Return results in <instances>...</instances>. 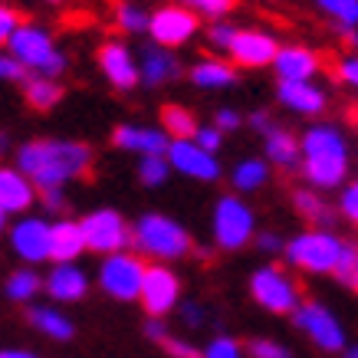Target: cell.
Here are the masks:
<instances>
[{"label":"cell","instance_id":"cell-56","mask_svg":"<svg viewBox=\"0 0 358 358\" xmlns=\"http://www.w3.org/2000/svg\"><path fill=\"white\" fill-rule=\"evenodd\" d=\"M50 3H59V0H50Z\"/></svg>","mask_w":358,"mask_h":358},{"label":"cell","instance_id":"cell-36","mask_svg":"<svg viewBox=\"0 0 358 358\" xmlns=\"http://www.w3.org/2000/svg\"><path fill=\"white\" fill-rule=\"evenodd\" d=\"M178 7H185L191 13H201V17H210V20H220L227 17L234 0H178Z\"/></svg>","mask_w":358,"mask_h":358},{"label":"cell","instance_id":"cell-9","mask_svg":"<svg viewBox=\"0 0 358 358\" xmlns=\"http://www.w3.org/2000/svg\"><path fill=\"white\" fill-rule=\"evenodd\" d=\"M141 280H145V263L135 253H112L99 266V286H102V293L112 296V299H122V303L138 299Z\"/></svg>","mask_w":358,"mask_h":358},{"label":"cell","instance_id":"cell-46","mask_svg":"<svg viewBox=\"0 0 358 358\" xmlns=\"http://www.w3.org/2000/svg\"><path fill=\"white\" fill-rule=\"evenodd\" d=\"M40 204L46 207V210H50V214H59V210H63L66 207V194H63V187H50V191H40Z\"/></svg>","mask_w":358,"mask_h":358},{"label":"cell","instance_id":"cell-5","mask_svg":"<svg viewBox=\"0 0 358 358\" xmlns=\"http://www.w3.org/2000/svg\"><path fill=\"white\" fill-rule=\"evenodd\" d=\"M210 230H214V243L220 250H243L257 237V217L247 201H240L237 194H224L214 204Z\"/></svg>","mask_w":358,"mask_h":358},{"label":"cell","instance_id":"cell-16","mask_svg":"<svg viewBox=\"0 0 358 358\" xmlns=\"http://www.w3.org/2000/svg\"><path fill=\"white\" fill-rule=\"evenodd\" d=\"M99 69L109 79V86L122 89V92L135 89V83H138V63H135L129 46L119 43V40H109V43L99 46Z\"/></svg>","mask_w":358,"mask_h":358},{"label":"cell","instance_id":"cell-18","mask_svg":"<svg viewBox=\"0 0 358 358\" xmlns=\"http://www.w3.org/2000/svg\"><path fill=\"white\" fill-rule=\"evenodd\" d=\"M273 69L280 83H313L319 73V56L306 46H280L273 56Z\"/></svg>","mask_w":358,"mask_h":358},{"label":"cell","instance_id":"cell-55","mask_svg":"<svg viewBox=\"0 0 358 358\" xmlns=\"http://www.w3.org/2000/svg\"><path fill=\"white\" fill-rule=\"evenodd\" d=\"M3 220H7V214H3V210H0V230H3Z\"/></svg>","mask_w":358,"mask_h":358},{"label":"cell","instance_id":"cell-47","mask_svg":"<svg viewBox=\"0 0 358 358\" xmlns=\"http://www.w3.org/2000/svg\"><path fill=\"white\" fill-rule=\"evenodd\" d=\"M338 79L348 83L352 89H358V56H345V59L338 63Z\"/></svg>","mask_w":358,"mask_h":358},{"label":"cell","instance_id":"cell-54","mask_svg":"<svg viewBox=\"0 0 358 358\" xmlns=\"http://www.w3.org/2000/svg\"><path fill=\"white\" fill-rule=\"evenodd\" d=\"M345 358H358V345H355V348H348V352H345Z\"/></svg>","mask_w":358,"mask_h":358},{"label":"cell","instance_id":"cell-29","mask_svg":"<svg viewBox=\"0 0 358 358\" xmlns=\"http://www.w3.org/2000/svg\"><path fill=\"white\" fill-rule=\"evenodd\" d=\"M162 131L171 141H191L197 131V119L185 106H164L162 109Z\"/></svg>","mask_w":358,"mask_h":358},{"label":"cell","instance_id":"cell-3","mask_svg":"<svg viewBox=\"0 0 358 358\" xmlns=\"http://www.w3.org/2000/svg\"><path fill=\"white\" fill-rule=\"evenodd\" d=\"M131 243L138 253L158 263H171L191 250V234L168 214H145L131 227Z\"/></svg>","mask_w":358,"mask_h":358},{"label":"cell","instance_id":"cell-1","mask_svg":"<svg viewBox=\"0 0 358 358\" xmlns=\"http://www.w3.org/2000/svg\"><path fill=\"white\" fill-rule=\"evenodd\" d=\"M17 168L30 178L36 191H50V187H63L73 178H86L92 168V148L69 138L27 141L17 152Z\"/></svg>","mask_w":358,"mask_h":358},{"label":"cell","instance_id":"cell-43","mask_svg":"<svg viewBox=\"0 0 358 358\" xmlns=\"http://www.w3.org/2000/svg\"><path fill=\"white\" fill-rule=\"evenodd\" d=\"M20 27V17L17 10H10L7 3H0V46H7V40L13 36V30Z\"/></svg>","mask_w":358,"mask_h":358},{"label":"cell","instance_id":"cell-28","mask_svg":"<svg viewBox=\"0 0 358 358\" xmlns=\"http://www.w3.org/2000/svg\"><path fill=\"white\" fill-rule=\"evenodd\" d=\"M23 92H27V102H30L33 109H56V102L63 99V89H59V83L56 79H46V76H27L23 79Z\"/></svg>","mask_w":358,"mask_h":358},{"label":"cell","instance_id":"cell-6","mask_svg":"<svg viewBox=\"0 0 358 358\" xmlns=\"http://www.w3.org/2000/svg\"><path fill=\"white\" fill-rule=\"evenodd\" d=\"M338 250H342V240L332 234V230H306L299 237H293L282 253L286 260L299 266L306 273H332L338 260Z\"/></svg>","mask_w":358,"mask_h":358},{"label":"cell","instance_id":"cell-25","mask_svg":"<svg viewBox=\"0 0 358 358\" xmlns=\"http://www.w3.org/2000/svg\"><path fill=\"white\" fill-rule=\"evenodd\" d=\"M263 148H266V162L280 164V168L299 164V138H296L293 131L273 125L270 131H263Z\"/></svg>","mask_w":358,"mask_h":358},{"label":"cell","instance_id":"cell-49","mask_svg":"<svg viewBox=\"0 0 358 358\" xmlns=\"http://www.w3.org/2000/svg\"><path fill=\"white\" fill-rule=\"evenodd\" d=\"M253 240H257V247H260L263 253H280V250L286 247V243H282V240L276 237V234H257Z\"/></svg>","mask_w":358,"mask_h":358},{"label":"cell","instance_id":"cell-12","mask_svg":"<svg viewBox=\"0 0 358 358\" xmlns=\"http://www.w3.org/2000/svg\"><path fill=\"white\" fill-rule=\"evenodd\" d=\"M148 33H152V43L174 50V46L187 43L197 33V13L185 10V7H162V10L148 13Z\"/></svg>","mask_w":358,"mask_h":358},{"label":"cell","instance_id":"cell-53","mask_svg":"<svg viewBox=\"0 0 358 358\" xmlns=\"http://www.w3.org/2000/svg\"><path fill=\"white\" fill-rule=\"evenodd\" d=\"M7 148H10V135H7V131H0V155L7 152Z\"/></svg>","mask_w":358,"mask_h":358},{"label":"cell","instance_id":"cell-11","mask_svg":"<svg viewBox=\"0 0 358 358\" xmlns=\"http://www.w3.org/2000/svg\"><path fill=\"white\" fill-rule=\"evenodd\" d=\"M293 322L322 352H342L345 348V329H342V322L322 303H306V306L299 303V309L293 313Z\"/></svg>","mask_w":358,"mask_h":358},{"label":"cell","instance_id":"cell-44","mask_svg":"<svg viewBox=\"0 0 358 358\" xmlns=\"http://www.w3.org/2000/svg\"><path fill=\"white\" fill-rule=\"evenodd\" d=\"M30 76L27 69H23L13 56H0V79H10V83H23V79Z\"/></svg>","mask_w":358,"mask_h":358},{"label":"cell","instance_id":"cell-23","mask_svg":"<svg viewBox=\"0 0 358 358\" xmlns=\"http://www.w3.org/2000/svg\"><path fill=\"white\" fill-rule=\"evenodd\" d=\"M276 96L286 109L299 112V115H319L326 109V92L313 83H280Z\"/></svg>","mask_w":358,"mask_h":358},{"label":"cell","instance_id":"cell-42","mask_svg":"<svg viewBox=\"0 0 358 358\" xmlns=\"http://www.w3.org/2000/svg\"><path fill=\"white\" fill-rule=\"evenodd\" d=\"M338 210H342L352 224H358V181H352V185L342 191V197H338Z\"/></svg>","mask_w":358,"mask_h":358},{"label":"cell","instance_id":"cell-45","mask_svg":"<svg viewBox=\"0 0 358 358\" xmlns=\"http://www.w3.org/2000/svg\"><path fill=\"white\" fill-rule=\"evenodd\" d=\"M181 319H185V326L197 329V326H204L207 322V313H204V306L201 303H185L181 306Z\"/></svg>","mask_w":358,"mask_h":358},{"label":"cell","instance_id":"cell-39","mask_svg":"<svg viewBox=\"0 0 358 358\" xmlns=\"http://www.w3.org/2000/svg\"><path fill=\"white\" fill-rule=\"evenodd\" d=\"M201 148V152H207V155H217V148L224 145V131H217L214 125H197V131H194V138H191Z\"/></svg>","mask_w":358,"mask_h":358},{"label":"cell","instance_id":"cell-48","mask_svg":"<svg viewBox=\"0 0 358 358\" xmlns=\"http://www.w3.org/2000/svg\"><path fill=\"white\" fill-rule=\"evenodd\" d=\"M214 129H217V131H234V129H240V112H234V109H217V115H214Z\"/></svg>","mask_w":358,"mask_h":358},{"label":"cell","instance_id":"cell-20","mask_svg":"<svg viewBox=\"0 0 358 358\" xmlns=\"http://www.w3.org/2000/svg\"><path fill=\"white\" fill-rule=\"evenodd\" d=\"M181 73V63H178V56L171 50H164V46H141V56H138V83H148V86H164V83H171L178 79Z\"/></svg>","mask_w":358,"mask_h":358},{"label":"cell","instance_id":"cell-30","mask_svg":"<svg viewBox=\"0 0 358 358\" xmlns=\"http://www.w3.org/2000/svg\"><path fill=\"white\" fill-rule=\"evenodd\" d=\"M296 201V210L303 214L309 224H319V227H332V220H336V210L322 201L319 194H313V191H296L293 194Z\"/></svg>","mask_w":358,"mask_h":358},{"label":"cell","instance_id":"cell-31","mask_svg":"<svg viewBox=\"0 0 358 358\" xmlns=\"http://www.w3.org/2000/svg\"><path fill=\"white\" fill-rule=\"evenodd\" d=\"M40 286H43V282L33 273V266H23V270H17L10 280H7V296H10L13 303H30L33 296L40 293Z\"/></svg>","mask_w":358,"mask_h":358},{"label":"cell","instance_id":"cell-37","mask_svg":"<svg viewBox=\"0 0 358 358\" xmlns=\"http://www.w3.org/2000/svg\"><path fill=\"white\" fill-rule=\"evenodd\" d=\"M247 358H289V348L276 338H250Z\"/></svg>","mask_w":358,"mask_h":358},{"label":"cell","instance_id":"cell-7","mask_svg":"<svg viewBox=\"0 0 358 358\" xmlns=\"http://www.w3.org/2000/svg\"><path fill=\"white\" fill-rule=\"evenodd\" d=\"M79 230H83V240H86V250L92 253H125V247L131 243V227L125 224L119 210L112 207H99V210H89L86 217L79 220Z\"/></svg>","mask_w":358,"mask_h":358},{"label":"cell","instance_id":"cell-51","mask_svg":"<svg viewBox=\"0 0 358 358\" xmlns=\"http://www.w3.org/2000/svg\"><path fill=\"white\" fill-rule=\"evenodd\" d=\"M250 125H253L257 131H270L273 129V122H270L266 112H253V115H250Z\"/></svg>","mask_w":358,"mask_h":358},{"label":"cell","instance_id":"cell-40","mask_svg":"<svg viewBox=\"0 0 358 358\" xmlns=\"http://www.w3.org/2000/svg\"><path fill=\"white\" fill-rule=\"evenodd\" d=\"M234 33H237V27H234V23L214 20V23H210V30H207V43L214 46V50H224V53H227V46H230V40H234Z\"/></svg>","mask_w":358,"mask_h":358},{"label":"cell","instance_id":"cell-19","mask_svg":"<svg viewBox=\"0 0 358 358\" xmlns=\"http://www.w3.org/2000/svg\"><path fill=\"white\" fill-rule=\"evenodd\" d=\"M112 141H115V148L141 155V158L164 155L168 145H171V138H168L162 129H145V125H119V129L112 131Z\"/></svg>","mask_w":358,"mask_h":358},{"label":"cell","instance_id":"cell-8","mask_svg":"<svg viewBox=\"0 0 358 358\" xmlns=\"http://www.w3.org/2000/svg\"><path fill=\"white\" fill-rule=\"evenodd\" d=\"M250 296L260 309L276 315H293L299 309V289L280 266H260L250 276Z\"/></svg>","mask_w":358,"mask_h":358},{"label":"cell","instance_id":"cell-26","mask_svg":"<svg viewBox=\"0 0 358 358\" xmlns=\"http://www.w3.org/2000/svg\"><path fill=\"white\" fill-rule=\"evenodd\" d=\"M191 83L201 89H230L237 83V69L227 59H201L191 69Z\"/></svg>","mask_w":358,"mask_h":358},{"label":"cell","instance_id":"cell-4","mask_svg":"<svg viewBox=\"0 0 358 358\" xmlns=\"http://www.w3.org/2000/svg\"><path fill=\"white\" fill-rule=\"evenodd\" d=\"M7 50L17 63L33 73V76H46V79H56L59 73L66 69V56L56 50L53 36L43 30V27H33V23H20L13 36L7 40Z\"/></svg>","mask_w":358,"mask_h":358},{"label":"cell","instance_id":"cell-17","mask_svg":"<svg viewBox=\"0 0 358 358\" xmlns=\"http://www.w3.org/2000/svg\"><path fill=\"white\" fill-rule=\"evenodd\" d=\"M36 204V187L30 185V178L17 168V164H0V210L10 214H27Z\"/></svg>","mask_w":358,"mask_h":358},{"label":"cell","instance_id":"cell-21","mask_svg":"<svg viewBox=\"0 0 358 358\" xmlns=\"http://www.w3.org/2000/svg\"><path fill=\"white\" fill-rule=\"evenodd\" d=\"M43 286L56 303H79L89 293V276L79 270L76 263H53V270H50Z\"/></svg>","mask_w":358,"mask_h":358},{"label":"cell","instance_id":"cell-2","mask_svg":"<svg viewBox=\"0 0 358 358\" xmlns=\"http://www.w3.org/2000/svg\"><path fill=\"white\" fill-rule=\"evenodd\" d=\"M299 164L306 181L319 191L338 187L348 174V145L332 125H313L299 138Z\"/></svg>","mask_w":358,"mask_h":358},{"label":"cell","instance_id":"cell-32","mask_svg":"<svg viewBox=\"0 0 358 358\" xmlns=\"http://www.w3.org/2000/svg\"><path fill=\"white\" fill-rule=\"evenodd\" d=\"M336 280L348 289H358V247L355 243H342L338 250V260H336Z\"/></svg>","mask_w":358,"mask_h":358},{"label":"cell","instance_id":"cell-35","mask_svg":"<svg viewBox=\"0 0 358 358\" xmlns=\"http://www.w3.org/2000/svg\"><path fill=\"white\" fill-rule=\"evenodd\" d=\"M115 23H119L125 33H148V13L141 10L138 3H119Z\"/></svg>","mask_w":358,"mask_h":358},{"label":"cell","instance_id":"cell-52","mask_svg":"<svg viewBox=\"0 0 358 358\" xmlns=\"http://www.w3.org/2000/svg\"><path fill=\"white\" fill-rule=\"evenodd\" d=\"M0 358H36V355H33V352H23V348H3Z\"/></svg>","mask_w":358,"mask_h":358},{"label":"cell","instance_id":"cell-33","mask_svg":"<svg viewBox=\"0 0 358 358\" xmlns=\"http://www.w3.org/2000/svg\"><path fill=\"white\" fill-rule=\"evenodd\" d=\"M168 174H171V164L164 155H148V158H141L138 162V178L141 185L148 187H162L168 181Z\"/></svg>","mask_w":358,"mask_h":358},{"label":"cell","instance_id":"cell-24","mask_svg":"<svg viewBox=\"0 0 358 358\" xmlns=\"http://www.w3.org/2000/svg\"><path fill=\"white\" fill-rule=\"evenodd\" d=\"M27 319H30V326L36 329V332H43L46 338H56V342H69L73 338V319L66 313H59L56 306H33L30 313H27Z\"/></svg>","mask_w":358,"mask_h":358},{"label":"cell","instance_id":"cell-50","mask_svg":"<svg viewBox=\"0 0 358 358\" xmlns=\"http://www.w3.org/2000/svg\"><path fill=\"white\" fill-rule=\"evenodd\" d=\"M145 336L152 338V342H164V336H168V329H164L162 319H148V322H145Z\"/></svg>","mask_w":358,"mask_h":358},{"label":"cell","instance_id":"cell-15","mask_svg":"<svg viewBox=\"0 0 358 358\" xmlns=\"http://www.w3.org/2000/svg\"><path fill=\"white\" fill-rule=\"evenodd\" d=\"M164 158L171 164V171L185 174V178H194V181H217L220 178L217 155L201 152L194 141H171Z\"/></svg>","mask_w":358,"mask_h":358},{"label":"cell","instance_id":"cell-13","mask_svg":"<svg viewBox=\"0 0 358 358\" xmlns=\"http://www.w3.org/2000/svg\"><path fill=\"white\" fill-rule=\"evenodd\" d=\"M10 247L27 266L50 260V220L20 217L10 227Z\"/></svg>","mask_w":358,"mask_h":358},{"label":"cell","instance_id":"cell-22","mask_svg":"<svg viewBox=\"0 0 358 358\" xmlns=\"http://www.w3.org/2000/svg\"><path fill=\"white\" fill-rule=\"evenodd\" d=\"M86 240L79 230V220H56L50 224V260L53 263H76L83 257Z\"/></svg>","mask_w":358,"mask_h":358},{"label":"cell","instance_id":"cell-41","mask_svg":"<svg viewBox=\"0 0 358 358\" xmlns=\"http://www.w3.org/2000/svg\"><path fill=\"white\" fill-rule=\"evenodd\" d=\"M164 352H168V355L171 358H201V352H197L194 345H191V342H187V338H174V336H164Z\"/></svg>","mask_w":358,"mask_h":358},{"label":"cell","instance_id":"cell-27","mask_svg":"<svg viewBox=\"0 0 358 358\" xmlns=\"http://www.w3.org/2000/svg\"><path fill=\"white\" fill-rule=\"evenodd\" d=\"M230 181H234V187H237L240 194H253V191H260L270 181V168H266L263 158H243V162L234 164Z\"/></svg>","mask_w":358,"mask_h":358},{"label":"cell","instance_id":"cell-34","mask_svg":"<svg viewBox=\"0 0 358 358\" xmlns=\"http://www.w3.org/2000/svg\"><path fill=\"white\" fill-rule=\"evenodd\" d=\"M315 3L336 23H342V30H352L358 23V0H315Z\"/></svg>","mask_w":358,"mask_h":358},{"label":"cell","instance_id":"cell-38","mask_svg":"<svg viewBox=\"0 0 358 358\" xmlns=\"http://www.w3.org/2000/svg\"><path fill=\"white\" fill-rule=\"evenodd\" d=\"M201 358H247V352L240 348V342H234V338H227V336H220V338H214L204 352H201Z\"/></svg>","mask_w":358,"mask_h":358},{"label":"cell","instance_id":"cell-10","mask_svg":"<svg viewBox=\"0 0 358 358\" xmlns=\"http://www.w3.org/2000/svg\"><path fill=\"white\" fill-rule=\"evenodd\" d=\"M181 299V280L168 263H152L145 266V280L138 289V303L152 319H164Z\"/></svg>","mask_w":358,"mask_h":358},{"label":"cell","instance_id":"cell-14","mask_svg":"<svg viewBox=\"0 0 358 358\" xmlns=\"http://www.w3.org/2000/svg\"><path fill=\"white\" fill-rule=\"evenodd\" d=\"M276 50H280L276 36L263 30H240L237 27V33H234V40L227 46V56L230 63L247 66V69H260V66H273Z\"/></svg>","mask_w":358,"mask_h":358}]
</instances>
